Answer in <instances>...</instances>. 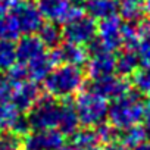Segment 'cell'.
Returning a JSON list of instances; mask_svg holds the SVG:
<instances>
[{
	"instance_id": "cell-4",
	"label": "cell",
	"mask_w": 150,
	"mask_h": 150,
	"mask_svg": "<svg viewBox=\"0 0 150 150\" xmlns=\"http://www.w3.org/2000/svg\"><path fill=\"white\" fill-rule=\"evenodd\" d=\"M62 110V100H57L47 93H43L35 105L25 113L31 131L34 129H50L59 124Z\"/></svg>"
},
{
	"instance_id": "cell-2",
	"label": "cell",
	"mask_w": 150,
	"mask_h": 150,
	"mask_svg": "<svg viewBox=\"0 0 150 150\" xmlns=\"http://www.w3.org/2000/svg\"><path fill=\"white\" fill-rule=\"evenodd\" d=\"M143 94L131 88L125 96L113 100L112 105H109L108 122L116 129H124L131 125L140 124L143 116Z\"/></svg>"
},
{
	"instance_id": "cell-11",
	"label": "cell",
	"mask_w": 150,
	"mask_h": 150,
	"mask_svg": "<svg viewBox=\"0 0 150 150\" xmlns=\"http://www.w3.org/2000/svg\"><path fill=\"white\" fill-rule=\"evenodd\" d=\"M41 94H43V91L40 90L37 83L27 80V81H22V83L12 86V93H11L9 102L21 113H27L35 105V102L40 99Z\"/></svg>"
},
{
	"instance_id": "cell-15",
	"label": "cell",
	"mask_w": 150,
	"mask_h": 150,
	"mask_svg": "<svg viewBox=\"0 0 150 150\" xmlns=\"http://www.w3.org/2000/svg\"><path fill=\"white\" fill-rule=\"evenodd\" d=\"M83 8L84 13H87L94 21H102L118 15L116 0H84Z\"/></svg>"
},
{
	"instance_id": "cell-16",
	"label": "cell",
	"mask_w": 150,
	"mask_h": 150,
	"mask_svg": "<svg viewBox=\"0 0 150 150\" xmlns=\"http://www.w3.org/2000/svg\"><path fill=\"white\" fill-rule=\"evenodd\" d=\"M21 35L18 22L15 15L12 13V8L6 3L0 2V40L15 41Z\"/></svg>"
},
{
	"instance_id": "cell-31",
	"label": "cell",
	"mask_w": 150,
	"mask_h": 150,
	"mask_svg": "<svg viewBox=\"0 0 150 150\" xmlns=\"http://www.w3.org/2000/svg\"><path fill=\"white\" fill-rule=\"evenodd\" d=\"M141 122L143 125L150 131V99H147L144 102V106H143V116H141Z\"/></svg>"
},
{
	"instance_id": "cell-12",
	"label": "cell",
	"mask_w": 150,
	"mask_h": 150,
	"mask_svg": "<svg viewBox=\"0 0 150 150\" xmlns=\"http://www.w3.org/2000/svg\"><path fill=\"white\" fill-rule=\"evenodd\" d=\"M50 56L54 65H74V66H83L88 60V53L86 46L74 44L68 41H62L59 47L50 50Z\"/></svg>"
},
{
	"instance_id": "cell-27",
	"label": "cell",
	"mask_w": 150,
	"mask_h": 150,
	"mask_svg": "<svg viewBox=\"0 0 150 150\" xmlns=\"http://www.w3.org/2000/svg\"><path fill=\"white\" fill-rule=\"evenodd\" d=\"M132 84L138 93L143 96H150V65L137 69V72L132 75Z\"/></svg>"
},
{
	"instance_id": "cell-17",
	"label": "cell",
	"mask_w": 150,
	"mask_h": 150,
	"mask_svg": "<svg viewBox=\"0 0 150 150\" xmlns=\"http://www.w3.org/2000/svg\"><path fill=\"white\" fill-rule=\"evenodd\" d=\"M78 128H80V121L74 108V102L71 99L62 100V110L57 124V131H60L65 138H69Z\"/></svg>"
},
{
	"instance_id": "cell-36",
	"label": "cell",
	"mask_w": 150,
	"mask_h": 150,
	"mask_svg": "<svg viewBox=\"0 0 150 150\" xmlns=\"http://www.w3.org/2000/svg\"><path fill=\"white\" fill-rule=\"evenodd\" d=\"M57 150H68V147H60V149H57Z\"/></svg>"
},
{
	"instance_id": "cell-25",
	"label": "cell",
	"mask_w": 150,
	"mask_h": 150,
	"mask_svg": "<svg viewBox=\"0 0 150 150\" xmlns=\"http://www.w3.org/2000/svg\"><path fill=\"white\" fill-rule=\"evenodd\" d=\"M16 63V53L13 41L0 40V72H6Z\"/></svg>"
},
{
	"instance_id": "cell-34",
	"label": "cell",
	"mask_w": 150,
	"mask_h": 150,
	"mask_svg": "<svg viewBox=\"0 0 150 150\" xmlns=\"http://www.w3.org/2000/svg\"><path fill=\"white\" fill-rule=\"evenodd\" d=\"M144 15L150 19V0H144Z\"/></svg>"
},
{
	"instance_id": "cell-3",
	"label": "cell",
	"mask_w": 150,
	"mask_h": 150,
	"mask_svg": "<svg viewBox=\"0 0 150 150\" xmlns=\"http://www.w3.org/2000/svg\"><path fill=\"white\" fill-rule=\"evenodd\" d=\"M74 108H75V112H77L78 121L83 127L94 128L106 122L108 119V109H109L108 100L93 93L80 91L75 96Z\"/></svg>"
},
{
	"instance_id": "cell-20",
	"label": "cell",
	"mask_w": 150,
	"mask_h": 150,
	"mask_svg": "<svg viewBox=\"0 0 150 150\" xmlns=\"http://www.w3.org/2000/svg\"><path fill=\"white\" fill-rule=\"evenodd\" d=\"M71 146L78 147V149H86V150H100V140L96 132V128L90 127H83L78 128L71 137Z\"/></svg>"
},
{
	"instance_id": "cell-5",
	"label": "cell",
	"mask_w": 150,
	"mask_h": 150,
	"mask_svg": "<svg viewBox=\"0 0 150 150\" xmlns=\"http://www.w3.org/2000/svg\"><path fill=\"white\" fill-rule=\"evenodd\" d=\"M43 19L54 24H65L80 15H84L83 3L77 0H38L37 5Z\"/></svg>"
},
{
	"instance_id": "cell-26",
	"label": "cell",
	"mask_w": 150,
	"mask_h": 150,
	"mask_svg": "<svg viewBox=\"0 0 150 150\" xmlns=\"http://www.w3.org/2000/svg\"><path fill=\"white\" fill-rule=\"evenodd\" d=\"M0 150H24V137L11 129H2Z\"/></svg>"
},
{
	"instance_id": "cell-37",
	"label": "cell",
	"mask_w": 150,
	"mask_h": 150,
	"mask_svg": "<svg viewBox=\"0 0 150 150\" xmlns=\"http://www.w3.org/2000/svg\"><path fill=\"white\" fill-rule=\"evenodd\" d=\"M0 131H2V129H0Z\"/></svg>"
},
{
	"instance_id": "cell-7",
	"label": "cell",
	"mask_w": 150,
	"mask_h": 150,
	"mask_svg": "<svg viewBox=\"0 0 150 150\" xmlns=\"http://www.w3.org/2000/svg\"><path fill=\"white\" fill-rule=\"evenodd\" d=\"M97 34V22L88 15H80L74 19H69L62 27L63 41L87 46L91 40L96 38Z\"/></svg>"
},
{
	"instance_id": "cell-18",
	"label": "cell",
	"mask_w": 150,
	"mask_h": 150,
	"mask_svg": "<svg viewBox=\"0 0 150 150\" xmlns=\"http://www.w3.org/2000/svg\"><path fill=\"white\" fill-rule=\"evenodd\" d=\"M116 56V63H115V72L124 78H129L137 72L140 68V57L137 50L131 49H122Z\"/></svg>"
},
{
	"instance_id": "cell-29",
	"label": "cell",
	"mask_w": 150,
	"mask_h": 150,
	"mask_svg": "<svg viewBox=\"0 0 150 150\" xmlns=\"http://www.w3.org/2000/svg\"><path fill=\"white\" fill-rule=\"evenodd\" d=\"M137 53L140 57V62L143 63V66L150 65V33L144 37H141L138 47H137Z\"/></svg>"
},
{
	"instance_id": "cell-8",
	"label": "cell",
	"mask_w": 150,
	"mask_h": 150,
	"mask_svg": "<svg viewBox=\"0 0 150 150\" xmlns=\"http://www.w3.org/2000/svg\"><path fill=\"white\" fill-rule=\"evenodd\" d=\"M96 38L106 52H116L122 49V19L118 15L102 19L97 24Z\"/></svg>"
},
{
	"instance_id": "cell-22",
	"label": "cell",
	"mask_w": 150,
	"mask_h": 150,
	"mask_svg": "<svg viewBox=\"0 0 150 150\" xmlns=\"http://www.w3.org/2000/svg\"><path fill=\"white\" fill-rule=\"evenodd\" d=\"M149 129L143 125V124H135L131 125L128 128L119 129L118 131V140L121 143H124L125 146H128L129 149L138 146L140 143L149 140Z\"/></svg>"
},
{
	"instance_id": "cell-32",
	"label": "cell",
	"mask_w": 150,
	"mask_h": 150,
	"mask_svg": "<svg viewBox=\"0 0 150 150\" xmlns=\"http://www.w3.org/2000/svg\"><path fill=\"white\" fill-rule=\"evenodd\" d=\"M102 150H131V149H129L128 146H125L124 143H121L119 140H115V141H112V143L105 144Z\"/></svg>"
},
{
	"instance_id": "cell-10",
	"label": "cell",
	"mask_w": 150,
	"mask_h": 150,
	"mask_svg": "<svg viewBox=\"0 0 150 150\" xmlns=\"http://www.w3.org/2000/svg\"><path fill=\"white\" fill-rule=\"evenodd\" d=\"M12 13L15 15L19 31L24 35H31L37 33L44 22L37 5L31 2H25V0L12 8Z\"/></svg>"
},
{
	"instance_id": "cell-19",
	"label": "cell",
	"mask_w": 150,
	"mask_h": 150,
	"mask_svg": "<svg viewBox=\"0 0 150 150\" xmlns=\"http://www.w3.org/2000/svg\"><path fill=\"white\" fill-rule=\"evenodd\" d=\"M54 62L50 56V53H43L38 57L33 59L31 62H28L25 65L27 68V74H28V80L34 81V83H40L44 81V78L49 75V72L54 68Z\"/></svg>"
},
{
	"instance_id": "cell-24",
	"label": "cell",
	"mask_w": 150,
	"mask_h": 150,
	"mask_svg": "<svg viewBox=\"0 0 150 150\" xmlns=\"http://www.w3.org/2000/svg\"><path fill=\"white\" fill-rule=\"evenodd\" d=\"M22 113L8 100L0 102V129H12Z\"/></svg>"
},
{
	"instance_id": "cell-23",
	"label": "cell",
	"mask_w": 150,
	"mask_h": 150,
	"mask_svg": "<svg viewBox=\"0 0 150 150\" xmlns=\"http://www.w3.org/2000/svg\"><path fill=\"white\" fill-rule=\"evenodd\" d=\"M118 12L127 22H138L144 15V0H119Z\"/></svg>"
},
{
	"instance_id": "cell-9",
	"label": "cell",
	"mask_w": 150,
	"mask_h": 150,
	"mask_svg": "<svg viewBox=\"0 0 150 150\" xmlns=\"http://www.w3.org/2000/svg\"><path fill=\"white\" fill-rule=\"evenodd\" d=\"M63 144L65 137L56 128L34 129L24 137V150H57Z\"/></svg>"
},
{
	"instance_id": "cell-33",
	"label": "cell",
	"mask_w": 150,
	"mask_h": 150,
	"mask_svg": "<svg viewBox=\"0 0 150 150\" xmlns=\"http://www.w3.org/2000/svg\"><path fill=\"white\" fill-rule=\"evenodd\" d=\"M132 150H150V140H146V141L140 143L138 146L132 147Z\"/></svg>"
},
{
	"instance_id": "cell-6",
	"label": "cell",
	"mask_w": 150,
	"mask_h": 150,
	"mask_svg": "<svg viewBox=\"0 0 150 150\" xmlns=\"http://www.w3.org/2000/svg\"><path fill=\"white\" fill-rule=\"evenodd\" d=\"M83 88L108 102H113L131 90V83L121 75H109L99 80H86Z\"/></svg>"
},
{
	"instance_id": "cell-14",
	"label": "cell",
	"mask_w": 150,
	"mask_h": 150,
	"mask_svg": "<svg viewBox=\"0 0 150 150\" xmlns=\"http://www.w3.org/2000/svg\"><path fill=\"white\" fill-rule=\"evenodd\" d=\"M15 53H16V62L21 65H27L33 59L46 53V47L37 35L31 34L18 38V44L15 46Z\"/></svg>"
},
{
	"instance_id": "cell-13",
	"label": "cell",
	"mask_w": 150,
	"mask_h": 150,
	"mask_svg": "<svg viewBox=\"0 0 150 150\" xmlns=\"http://www.w3.org/2000/svg\"><path fill=\"white\" fill-rule=\"evenodd\" d=\"M115 63H116V56L113 54V52H100V53L88 56V60L84 69L86 78L99 80L103 77L113 75Z\"/></svg>"
},
{
	"instance_id": "cell-21",
	"label": "cell",
	"mask_w": 150,
	"mask_h": 150,
	"mask_svg": "<svg viewBox=\"0 0 150 150\" xmlns=\"http://www.w3.org/2000/svg\"><path fill=\"white\" fill-rule=\"evenodd\" d=\"M37 37L40 38V41L44 44L46 49H56L60 46V43L63 41L62 37V28L59 27V24L54 22H43V25L40 27V30L37 31Z\"/></svg>"
},
{
	"instance_id": "cell-30",
	"label": "cell",
	"mask_w": 150,
	"mask_h": 150,
	"mask_svg": "<svg viewBox=\"0 0 150 150\" xmlns=\"http://www.w3.org/2000/svg\"><path fill=\"white\" fill-rule=\"evenodd\" d=\"M12 93V83L3 72H0V102H8Z\"/></svg>"
},
{
	"instance_id": "cell-35",
	"label": "cell",
	"mask_w": 150,
	"mask_h": 150,
	"mask_svg": "<svg viewBox=\"0 0 150 150\" xmlns=\"http://www.w3.org/2000/svg\"><path fill=\"white\" fill-rule=\"evenodd\" d=\"M68 150H86V149H78V147H72V146H69Z\"/></svg>"
},
{
	"instance_id": "cell-28",
	"label": "cell",
	"mask_w": 150,
	"mask_h": 150,
	"mask_svg": "<svg viewBox=\"0 0 150 150\" xmlns=\"http://www.w3.org/2000/svg\"><path fill=\"white\" fill-rule=\"evenodd\" d=\"M6 72H8L6 77L9 78V81L12 83V86L28 80V74H27V68H25V65H21V63H18V62H16L13 66H11Z\"/></svg>"
},
{
	"instance_id": "cell-1",
	"label": "cell",
	"mask_w": 150,
	"mask_h": 150,
	"mask_svg": "<svg viewBox=\"0 0 150 150\" xmlns=\"http://www.w3.org/2000/svg\"><path fill=\"white\" fill-rule=\"evenodd\" d=\"M86 72L80 66L74 65H57L44 78V93L57 99L66 100L77 96L84 86Z\"/></svg>"
}]
</instances>
